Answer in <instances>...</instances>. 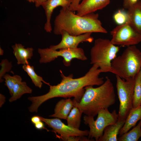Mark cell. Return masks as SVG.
Instances as JSON below:
<instances>
[{"instance_id":"obj_1","label":"cell","mask_w":141,"mask_h":141,"mask_svg":"<svg viewBox=\"0 0 141 141\" xmlns=\"http://www.w3.org/2000/svg\"><path fill=\"white\" fill-rule=\"evenodd\" d=\"M60 71L62 78L60 83L55 85H49V90L45 94L28 98L32 103L30 106L32 111L37 112L39 107L43 103L55 97L66 98L73 97V100L79 102L84 93L85 87L100 86L104 82L103 78L99 77L100 73H102L101 70L95 64L93 65L84 76L77 78H73L72 74L66 76L62 70Z\"/></svg>"},{"instance_id":"obj_2","label":"cell","mask_w":141,"mask_h":141,"mask_svg":"<svg viewBox=\"0 0 141 141\" xmlns=\"http://www.w3.org/2000/svg\"><path fill=\"white\" fill-rule=\"evenodd\" d=\"M98 17V13H92L81 16L75 14L69 7L62 8L55 20L54 33L60 35L64 30L73 36L88 32L107 33Z\"/></svg>"},{"instance_id":"obj_3","label":"cell","mask_w":141,"mask_h":141,"mask_svg":"<svg viewBox=\"0 0 141 141\" xmlns=\"http://www.w3.org/2000/svg\"><path fill=\"white\" fill-rule=\"evenodd\" d=\"M104 83L98 87L87 86L80 101L73 100L74 106L85 115L93 117L100 110L108 109L115 103L116 95L113 83L107 77Z\"/></svg>"},{"instance_id":"obj_4","label":"cell","mask_w":141,"mask_h":141,"mask_svg":"<svg viewBox=\"0 0 141 141\" xmlns=\"http://www.w3.org/2000/svg\"><path fill=\"white\" fill-rule=\"evenodd\" d=\"M113 74L127 80L135 78L141 68V51L135 45L127 47L112 61Z\"/></svg>"},{"instance_id":"obj_5","label":"cell","mask_w":141,"mask_h":141,"mask_svg":"<svg viewBox=\"0 0 141 141\" xmlns=\"http://www.w3.org/2000/svg\"><path fill=\"white\" fill-rule=\"evenodd\" d=\"M119 48L111 40L99 38L95 40L90 51L91 64L97 66L102 73H114L111 66L112 61L116 56Z\"/></svg>"},{"instance_id":"obj_6","label":"cell","mask_w":141,"mask_h":141,"mask_svg":"<svg viewBox=\"0 0 141 141\" xmlns=\"http://www.w3.org/2000/svg\"><path fill=\"white\" fill-rule=\"evenodd\" d=\"M97 115L96 120L93 116L85 115L83 117L84 124L90 128L88 138L91 139L94 138L96 141L103 135L105 128L116 123L119 117L115 110L110 113L108 109L100 110Z\"/></svg>"},{"instance_id":"obj_7","label":"cell","mask_w":141,"mask_h":141,"mask_svg":"<svg viewBox=\"0 0 141 141\" xmlns=\"http://www.w3.org/2000/svg\"><path fill=\"white\" fill-rule=\"evenodd\" d=\"M116 88L120 102L118 118L125 120L133 108L135 77L125 80L116 75Z\"/></svg>"},{"instance_id":"obj_8","label":"cell","mask_w":141,"mask_h":141,"mask_svg":"<svg viewBox=\"0 0 141 141\" xmlns=\"http://www.w3.org/2000/svg\"><path fill=\"white\" fill-rule=\"evenodd\" d=\"M38 52L40 56L39 61L40 63L50 62L57 57H61L63 58L64 64L68 67L70 66L71 61L73 59L77 58L83 61L87 59L83 50L80 48H63L58 51L50 48H39Z\"/></svg>"},{"instance_id":"obj_9","label":"cell","mask_w":141,"mask_h":141,"mask_svg":"<svg viewBox=\"0 0 141 141\" xmlns=\"http://www.w3.org/2000/svg\"><path fill=\"white\" fill-rule=\"evenodd\" d=\"M111 42L115 45L127 47L135 45L141 42V34L138 33L127 22L118 25L111 32Z\"/></svg>"},{"instance_id":"obj_10","label":"cell","mask_w":141,"mask_h":141,"mask_svg":"<svg viewBox=\"0 0 141 141\" xmlns=\"http://www.w3.org/2000/svg\"><path fill=\"white\" fill-rule=\"evenodd\" d=\"M40 118L41 120L51 128L54 132L60 135L59 137L83 136L89 135V131L88 130H81L66 125L59 118L48 119L41 116Z\"/></svg>"},{"instance_id":"obj_11","label":"cell","mask_w":141,"mask_h":141,"mask_svg":"<svg viewBox=\"0 0 141 141\" xmlns=\"http://www.w3.org/2000/svg\"><path fill=\"white\" fill-rule=\"evenodd\" d=\"M92 33L88 32L78 36H73L65 31H62L60 34L62 36V39L60 42L57 45H51L49 48L55 50L63 48H77L81 42H92L94 39L91 36Z\"/></svg>"},{"instance_id":"obj_12","label":"cell","mask_w":141,"mask_h":141,"mask_svg":"<svg viewBox=\"0 0 141 141\" xmlns=\"http://www.w3.org/2000/svg\"><path fill=\"white\" fill-rule=\"evenodd\" d=\"M72 0H47L41 6L44 9L46 18V21L44 26L45 31L50 33L52 28L50 20L52 12L54 9L58 6L62 8H69Z\"/></svg>"},{"instance_id":"obj_13","label":"cell","mask_w":141,"mask_h":141,"mask_svg":"<svg viewBox=\"0 0 141 141\" xmlns=\"http://www.w3.org/2000/svg\"><path fill=\"white\" fill-rule=\"evenodd\" d=\"M110 0H83L80 3L77 14L82 16L94 13L108 5Z\"/></svg>"},{"instance_id":"obj_14","label":"cell","mask_w":141,"mask_h":141,"mask_svg":"<svg viewBox=\"0 0 141 141\" xmlns=\"http://www.w3.org/2000/svg\"><path fill=\"white\" fill-rule=\"evenodd\" d=\"M127 9L128 22L138 33L141 34V0L137 1Z\"/></svg>"},{"instance_id":"obj_15","label":"cell","mask_w":141,"mask_h":141,"mask_svg":"<svg viewBox=\"0 0 141 141\" xmlns=\"http://www.w3.org/2000/svg\"><path fill=\"white\" fill-rule=\"evenodd\" d=\"M73 101L70 98L62 99L56 104L54 113L49 116L50 117L66 120L74 106Z\"/></svg>"},{"instance_id":"obj_16","label":"cell","mask_w":141,"mask_h":141,"mask_svg":"<svg viewBox=\"0 0 141 141\" xmlns=\"http://www.w3.org/2000/svg\"><path fill=\"white\" fill-rule=\"evenodd\" d=\"M125 120L118 118L115 123L109 125L104 129L103 135L98 141H117L118 135L124 125Z\"/></svg>"},{"instance_id":"obj_17","label":"cell","mask_w":141,"mask_h":141,"mask_svg":"<svg viewBox=\"0 0 141 141\" xmlns=\"http://www.w3.org/2000/svg\"><path fill=\"white\" fill-rule=\"evenodd\" d=\"M12 47L17 64H29L28 60L31 59L33 56L34 50L32 48H25L24 46L19 43H16Z\"/></svg>"},{"instance_id":"obj_18","label":"cell","mask_w":141,"mask_h":141,"mask_svg":"<svg viewBox=\"0 0 141 141\" xmlns=\"http://www.w3.org/2000/svg\"><path fill=\"white\" fill-rule=\"evenodd\" d=\"M141 120V105L136 108H133L130 110L124 125L119 132V136L128 132Z\"/></svg>"},{"instance_id":"obj_19","label":"cell","mask_w":141,"mask_h":141,"mask_svg":"<svg viewBox=\"0 0 141 141\" xmlns=\"http://www.w3.org/2000/svg\"><path fill=\"white\" fill-rule=\"evenodd\" d=\"M12 95L9 99L10 102H11L20 98L24 94L32 93V89L28 86L25 81H20L15 85L13 89Z\"/></svg>"},{"instance_id":"obj_20","label":"cell","mask_w":141,"mask_h":141,"mask_svg":"<svg viewBox=\"0 0 141 141\" xmlns=\"http://www.w3.org/2000/svg\"><path fill=\"white\" fill-rule=\"evenodd\" d=\"M83 113L78 108L74 106L67 119V125L74 128L79 129Z\"/></svg>"},{"instance_id":"obj_21","label":"cell","mask_w":141,"mask_h":141,"mask_svg":"<svg viewBox=\"0 0 141 141\" xmlns=\"http://www.w3.org/2000/svg\"><path fill=\"white\" fill-rule=\"evenodd\" d=\"M118 138L119 141H137L141 137V120L137 125L129 131Z\"/></svg>"},{"instance_id":"obj_22","label":"cell","mask_w":141,"mask_h":141,"mask_svg":"<svg viewBox=\"0 0 141 141\" xmlns=\"http://www.w3.org/2000/svg\"><path fill=\"white\" fill-rule=\"evenodd\" d=\"M22 68L24 70L27 74L31 78L33 83L34 85L40 89L42 85V82L49 85L50 84L44 81L42 78L37 75L35 72L34 67L28 64H24Z\"/></svg>"},{"instance_id":"obj_23","label":"cell","mask_w":141,"mask_h":141,"mask_svg":"<svg viewBox=\"0 0 141 141\" xmlns=\"http://www.w3.org/2000/svg\"><path fill=\"white\" fill-rule=\"evenodd\" d=\"M141 105V83L139 73L135 77L133 100V108H135Z\"/></svg>"},{"instance_id":"obj_24","label":"cell","mask_w":141,"mask_h":141,"mask_svg":"<svg viewBox=\"0 0 141 141\" xmlns=\"http://www.w3.org/2000/svg\"><path fill=\"white\" fill-rule=\"evenodd\" d=\"M3 78L5 79V85L8 87L10 94L12 96L13 93V89L15 85L18 81H22V79L19 75H15L11 76L8 74H5Z\"/></svg>"},{"instance_id":"obj_25","label":"cell","mask_w":141,"mask_h":141,"mask_svg":"<svg viewBox=\"0 0 141 141\" xmlns=\"http://www.w3.org/2000/svg\"><path fill=\"white\" fill-rule=\"evenodd\" d=\"M113 19L118 25L124 24L128 21V17L127 13L123 10H119L114 14Z\"/></svg>"},{"instance_id":"obj_26","label":"cell","mask_w":141,"mask_h":141,"mask_svg":"<svg viewBox=\"0 0 141 141\" xmlns=\"http://www.w3.org/2000/svg\"><path fill=\"white\" fill-rule=\"evenodd\" d=\"M0 65L1 67L0 70V81L2 83L4 80L2 79L3 76L6 72H9L11 70L12 65V62H9L7 59L2 60Z\"/></svg>"},{"instance_id":"obj_27","label":"cell","mask_w":141,"mask_h":141,"mask_svg":"<svg viewBox=\"0 0 141 141\" xmlns=\"http://www.w3.org/2000/svg\"><path fill=\"white\" fill-rule=\"evenodd\" d=\"M59 138L63 140L66 141H94L93 139H89L84 136H70L66 137H60Z\"/></svg>"},{"instance_id":"obj_28","label":"cell","mask_w":141,"mask_h":141,"mask_svg":"<svg viewBox=\"0 0 141 141\" xmlns=\"http://www.w3.org/2000/svg\"><path fill=\"white\" fill-rule=\"evenodd\" d=\"M83 0H72L69 8L72 11H77L81 2Z\"/></svg>"},{"instance_id":"obj_29","label":"cell","mask_w":141,"mask_h":141,"mask_svg":"<svg viewBox=\"0 0 141 141\" xmlns=\"http://www.w3.org/2000/svg\"><path fill=\"white\" fill-rule=\"evenodd\" d=\"M141 0H123V6L128 9L131 6L139 1Z\"/></svg>"},{"instance_id":"obj_30","label":"cell","mask_w":141,"mask_h":141,"mask_svg":"<svg viewBox=\"0 0 141 141\" xmlns=\"http://www.w3.org/2000/svg\"><path fill=\"white\" fill-rule=\"evenodd\" d=\"M42 121H41L34 125L35 127L37 129L40 130L45 128L44 124Z\"/></svg>"},{"instance_id":"obj_31","label":"cell","mask_w":141,"mask_h":141,"mask_svg":"<svg viewBox=\"0 0 141 141\" xmlns=\"http://www.w3.org/2000/svg\"><path fill=\"white\" fill-rule=\"evenodd\" d=\"M31 120L32 123L34 125L42 121L40 116H34L32 117Z\"/></svg>"},{"instance_id":"obj_32","label":"cell","mask_w":141,"mask_h":141,"mask_svg":"<svg viewBox=\"0 0 141 141\" xmlns=\"http://www.w3.org/2000/svg\"><path fill=\"white\" fill-rule=\"evenodd\" d=\"M0 107H1L5 102V97L1 93L0 94Z\"/></svg>"},{"instance_id":"obj_33","label":"cell","mask_w":141,"mask_h":141,"mask_svg":"<svg viewBox=\"0 0 141 141\" xmlns=\"http://www.w3.org/2000/svg\"><path fill=\"white\" fill-rule=\"evenodd\" d=\"M47 0H36L35 3L36 7H38L41 5L42 4Z\"/></svg>"},{"instance_id":"obj_34","label":"cell","mask_w":141,"mask_h":141,"mask_svg":"<svg viewBox=\"0 0 141 141\" xmlns=\"http://www.w3.org/2000/svg\"><path fill=\"white\" fill-rule=\"evenodd\" d=\"M4 51L1 48H0V55H2L3 54Z\"/></svg>"},{"instance_id":"obj_35","label":"cell","mask_w":141,"mask_h":141,"mask_svg":"<svg viewBox=\"0 0 141 141\" xmlns=\"http://www.w3.org/2000/svg\"><path fill=\"white\" fill-rule=\"evenodd\" d=\"M28 1L30 2H35L36 0H27Z\"/></svg>"},{"instance_id":"obj_36","label":"cell","mask_w":141,"mask_h":141,"mask_svg":"<svg viewBox=\"0 0 141 141\" xmlns=\"http://www.w3.org/2000/svg\"><path fill=\"white\" fill-rule=\"evenodd\" d=\"M139 73L140 76V81H141V69H140V72H139Z\"/></svg>"}]
</instances>
